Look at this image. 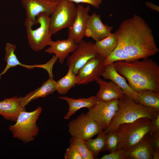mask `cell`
<instances>
[{"label":"cell","instance_id":"obj_6","mask_svg":"<svg viewBox=\"0 0 159 159\" xmlns=\"http://www.w3.org/2000/svg\"><path fill=\"white\" fill-rule=\"evenodd\" d=\"M36 20L39 26L36 29H32L34 25L26 19L24 25L30 48L35 52H39L49 46L52 41V34L50 28L49 15L45 13H41L37 16Z\"/></svg>","mask_w":159,"mask_h":159},{"label":"cell","instance_id":"obj_7","mask_svg":"<svg viewBox=\"0 0 159 159\" xmlns=\"http://www.w3.org/2000/svg\"><path fill=\"white\" fill-rule=\"evenodd\" d=\"M77 7L69 0H59L50 16L52 33L55 34L63 29L69 28L76 16Z\"/></svg>","mask_w":159,"mask_h":159},{"label":"cell","instance_id":"obj_11","mask_svg":"<svg viewBox=\"0 0 159 159\" xmlns=\"http://www.w3.org/2000/svg\"><path fill=\"white\" fill-rule=\"evenodd\" d=\"M104 59L98 54L85 64L76 75L77 84L86 85L100 78L105 67L103 63Z\"/></svg>","mask_w":159,"mask_h":159},{"label":"cell","instance_id":"obj_13","mask_svg":"<svg viewBox=\"0 0 159 159\" xmlns=\"http://www.w3.org/2000/svg\"><path fill=\"white\" fill-rule=\"evenodd\" d=\"M76 16L70 27L68 28L67 38L77 44L85 36L87 21L90 15V6L85 7L79 5L77 7Z\"/></svg>","mask_w":159,"mask_h":159},{"label":"cell","instance_id":"obj_9","mask_svg":"<svg viewBox=\"0 0 159 159\" xmlns=\"http://www.w3.org/2000/svg\"><path fill=\"white\" fill-rule=\"evenodd\" d=\"M95 43L82 40L67 59V64L71 67L73 73L77 75L79 70L87 63L97 55L94 47Z\"/></svg>","mask_w":159,"mask_h":159},{"label":"cell","instance_id":"obj_33","mask_svg":"<svg viewBox=\"0 0 159 159\" xmlns=\"http://www.w3.org/2000/svg\"><path fill=\"white\" fill-rule=\"evenodd\" d=\"M153 148L159 149V130L149 133Z\"/></svg>","mask_w":159,"mask_h":159},{"label":"cell","instance_id":"obj_35","mask_svg":"<svg viewBox=\"0 0 159 159\" xmlns=\"http://www.w3.org/2000/svg\"><path fill=\"white\" fill-rule=\"evenodd\" d=\"M145 4L148 8L158 12H159V6L155 5L152 2L147 1L145 2Z\"/></svg>","mask_w":159,"mask_h":159},{"label":"cell","instance_id":"obj_3","mask_svg":"<svg viewBox=\"0 0 159 159\" xmlns=\"http://www.w3.org/2000/svg\"><path fill=\"white\" fill-rule=\"evenodd\" d=\"M158 115L159 111L137 104L131 98L125 95L122 98L118 100L117 110L109 127L104 132L105 134L115 132L121 124L131 122L143 117L153 120Z\"/></svg>","mask_w":159,"mask_h":159},{"label":"cell","instance_id":"obj_26","mask_svg":"<svg viewBox=\"0 0 159 159\" xmlns=\"http://www.w3.org/2000/svg\"><path fill=\"white\" fill-rule=\"evenodd\" d=\"M57 82V91L60 94L65 95L77 84L76 75L73 72L71 67H69L67 74Z\"/></svg>","mask_w":159,"mask_h":159},{"label":"cell","instance_id":"obj_22","mask_svg":"<svg viewBox=\"0 0 159 159\" xmlns=\"http://www.w3.org/2000/svg\"><path fill=\"white\" fill-rule=\"evenodd\" d=\"M117 45V38L115 33H111L105 38L96 42L94 47L98 54L105 58L111 54Z\"/></svg>","mask_w":159,"mask_h":159},{"label":"cell","instance_id":"obj_4","mask_svg":"<svg viewBox=\"0 0 159 159\" xmlns=\"http://www.w3.org/2000/svg\"><path fill=\"white\" fill-rule=\"evenodd\" d=\"M115 132L119 138L117 149L123 151L127 156L139 141L146 134L151 133V120L143 117L131 122L121 124Z\"/></svg>","mask_w":159,"mask_h":159},{"label":"cell","instance_id":"obj_27","mask_svg":"<svg viewBox=\"0 0 159 159\" xmlns=\"http://www.w3.org/2000/svg\"><path fill=\"white\" fill-rule=\"evenodd\" d=\"M120 61L127 62L134 61L127 53L123 47L117 43V45L113 51L109 56L104 58L103 63L106 66Z\"/></svg>","mask_w":159,"mask_h":159},{"label":"cell","instance_id":"obj_12","mask_svg":"<svg viewBox=\"0 0 159 159\" xmlns=\"http://www.w3.org/2000/svg\"><path fill=\"white\" fill-rule=\"evenodd\" d=\"M57 1L45 0H21L22 5L26 11V19L33 25L38 24L36 17L39 14L45 13L50 16Z\"/></svg>","mask_w":159,"mask_h":159},{"label":"cell","instance_id":"obj_2","mask_svg":"<svg viewBox=\"0 0 159 159\" xmlns=\"http://www.w3.org/2000/svg\"><path fill=\"white\" fill-rule=\"evenodd\" d=\"M113 64L135 92L149 90L159 92V66L152 59L148 58L130 62L120 61Z\"/></svg>","mask_w":159,"mask_h":159},{"label":"cell","instance_id":"obj_20","mask_svg":"<svg viewBox=\"0 0 159 159\" xmlns=\"http://www.w3.org/2000/svg\"><path fill=\"white\" fill-rule=\"evenodd\" d=\"M153 147L149 133L145 135L127 155V159H153Z\"/></svg>","mask_w":159,"mask_h":159},{"label":"cell","instance_id":"obj_18","mask_svg":"<svg viewBox=\"0 0 159 159\" xmlns=\"http://www.w3.org/2000/svg\"><path fill=\"white\" fill-rule=\"evenodd\" d=\"M102 76L105 79L111 80L121 88L125 95L131 98L135 102H137V93L130 87L125 78L116 70L113 63L105 66Z\"/></svg>","mask_w":159,"mask_h":159},{"label":"cell","instance_id":"obj_17","mask_svg":"<svg viewBox=\"0 0 159 159\" xmlns=\"http://www.w3.org/2000/svg\"><path fill=\"white\" fill-rule=\"evenodd\" d=\"M26 110L20 97H14L0 101V115L6 120L15 122L22 111Z\"/></svg>","mask_w":159,"mask_h":159},{"label":"cell","instance_id":"obj_34","mask_svg":"<svg viewBox=\"0 0 159 159\" xmlns=\"http://www.w3.org/2000/svg\"><path fill=\"white\" fill-rule=\"evenodd\" d=\"M151 133L154 132L159 130V115L153 120H151Z\"/></svg>","mask_w":159,"mask_h":159},{"label":"cell","instance_id":"obj_8","mask_svg":"<svg viewBox=\"0 0 159 159\" xmlns=\"http://www.w3.org/2000/svg\"><path fill=\"white\" fill-rule=\"evenodd\" d=\"M68 127V132L72 137L85 141L103 131L97 122L84 113L71 120Z\"/></svg>","mask_w":159,"mask_h":159},{"label":"cell","instance_id":"obj_16","mask_svg":"<svg viewBox=\"0 0 159 159\" xmlns=\"http://www.w3.org/2000/svg\"><path fill=\"white\" fill-rule=\"evenodd\" d=\"M100 89L96 96L98 99L104 102L122 98L125 94L121 88L111 81L108 82L100 77L96 80Z\"/></svg>","mask_w":159,"mask_h":159},{"label":"cell","instance_id":"obj_15","mask_svg":"<svg viewBox=\"0 0 159 159\" xmlns=\"http://www.w3.org/2000/svg\"><path fill=\"white\" fill-rule=\"evenodd\" d=\"M77 45L74 41L67 38L56 41L52 40L45 52L49 54H54L59 59V63L62 64L65 59L69 56V54L76 49Z\"/></svg>","mask_w":159,"mask_h":159},{"label":"cell","instance_id":"obj_31","mask_svg":"<svg viewBox=\"0 0 159 159\" xmlns=\"http://www.w3.org/2000/svg\"><path fill=\"white\" fill-rule=\"evenodd\" d=\"M65 159H83L77 150L73 146L70 145L64 154Z\"/></svg>","mask_w":159,"mask_h":159},{"label":"cell","instance_id":"obj_29","mask_svg":"<svg viewBox=\"0 0 159 159\" xmlns=\"http://www.w3.org/2000/svg\"><path fill=\"white\" fill-rule=\"evenodd\" d=\"M107 150L110 152L116 150L117 148L119 138L115 132H109L105 134Z\"/></svg>","mask_w":159,"mask_h":159},{"label":"cell","instance_id":"obj_23","mask_svg":"<svg viewBox=\"0 0 159 159\" xmlns=\"http://www.w3.org/2000/svg\"><path fill=\"white\" fill-rule=\"evenodd\" d=\"M16 45L9 42L7 43L5 47V54L4 60L6 62V65L4 71L0 74V78L1 75L6 73L10 68L17 66H19L27 69H32L35 68L33 65H27L21 63L18 59L15 53Z\"/></svg>","mask_w":159,"mask_h":159},{"label":"cell","instance_id":"obj_28","mask_svg":"<svg viewBox=\"0 0 159 159\" xmlns=\"http://www.w3.org/2000/svg\"><path fill=\"white\" fill-rule=\"evenodd\" d=\"M69 143L70 145H72L77 150L83 159H95L92 154L87 148L85 140L79 138L72 137Z\"/></svg>","mask_w":159,"mask_h":159},{"label":"cell","instance_id":"obj_5","mask_svg":"<svg viewBox=\"0 0 159 159\" xmlns=\"http://www.w3.org/2000/svg\"><path fill=\"white\" fill-rule=\"evenodd\" d=\"M41 106L31 112L22 111L15 124L10 125L9 130L13 137L24 143L34 140L38 135L39 129L37 122L42 113Z\"/></svg>","mask_w":159,"mask_h":159},{"label":"cell","instance_id":"obj_24","mask_svg":"<svg viewBox=\"0 0 159 159\" xmlns=\"http://www.w3.org/2000/svg\"><path fill=\"white\" fill-rule=\"evenodd\" d=\"M137 102L159 111V92L149 90H141L137 93Z\"/></svg>","mask_w":159,"mask_h":159},{"label":"cell","instance_id":"obj_10","mask_svg":"<svg viewBox=\"0 0 159 159\" xmlns=\"http://www.w3.org/2000/svg\"><path fill=\"white\" fill-rule=\"evenodd\" d=\"M118 103L117 100L107 102L98 100L86 114L97 122L102 130H106L117 110Z\"/></svg>","mask_w":159,"mask_h":159},{"label":"cell","instance_id":"obj_32","mask_svg":"<svg viewBox=\"0 0 159 159\" xmlns=\"http://www.w3.org/2000/svg\"><path fill=\"white\" fill-rule=\"evenodd\" d=\"M73 3H84L90 4L95 8L98 9L102 3V0H69Z\"/></svg>","mask_w":159,"mask_h":159},{"label":"cell","instance_id":"obj_21","mask_svg":"<svg viewBox=\"0 0 159 159\" xmlns=\"http://www.w3.org/2000/svg\"><path fill=\"white\" fill-rule=\"evenodd\" d=\"M60 99L66 101L69 106L68 111L64 117L65 120H69L71 117L75 114L79 110L84 107L88 110L92 107L96 103L98 99L96 96H92L87 98L74 99L66 96L60 97Z\"/></svg>","mask_w":159,"mask_h":159},{"label":"cell","instance_id":"obj_37","mask_svg":"<svg viewBox=\"0 0 159 159\" xmlns=\"http://www.w3.org/2000/svg\"><path fill=\"white\" fill-rule=\"evenodd\" d=\"M48 1H59V0H45Z\"/></svg>","mask_w":159,"mask_h":159},{"label":"cell","instance_id":"obj_14","mask_svg":"<svg viewBox=\"0 0 159 159\" xmlns=\"http://www.w3.org/2000/svg\"><path fill=\"white\" fill-rule=\"evenodd\" d=\"M101 15L93 12L90 15L86 24L85 36L91 37L96 42L105 38L111 32L113 28L103 24L101 19Z\"/></svg>","mask_w":159,"mask_h":159},{"label":"cell","instance_id":"obj_30","mask_svg":"<svg viewBox=\"0 0 159 159\" xmlns=\"http://www.w3.org/2000/svg\"><path fill=\"white\" fill-rule=\"evenodd\" d=\"M101 159H127V154L120 150H116L102 156Z\"/></svg>","mask_w":159,"mask_h":159},{"label":"cell","instance_id":"obj_19","mask_svg":"<svg viewBox=\"0 0 159 159\" xmlns=\"http://www.w3.org/2000/svg\"><path fill=\"white\" fill-rule=\"evenodd\" d=\"M57 82L53 78H50L44 82L42 86L33 91L31 92L20 98L22 105L25 107L31 101L40 97L44 98L52 94L57 91Z\"/></svg>","mask_w":159,"mask_h":159},{"label":"cell","instance_id":"obj_25","mask_svg":"<svg viewBox=\"0 0 159 159\" xmlns=\"http://www.w3.org/2000/svg\"><path fill=\"white\" fill-rule=\"evenodd\" d=\"M95 138H91L86 140L87 147L94 158L98 156L101 152L107 150L105 134L104 131H102Z\"/></svg>","mask_w":159,"mask_h":159},{"label":"cell","instance_id":"obj_1","mask_svg":"<svg viewBox=\"0 0 159 159\" xmlns=\"http://www.w3.org/2000/svg\"><path fill=\"white\" fill-rule=\"evenodd\" d=\"M115 33L117 43L134 61L149 58L159 51L152 30L139 15L123 21Z\"/></svg>","mask_w":159,"mask_h":159},{"label":"cell","instance_id":"obj_36","mask_svg":"<svg viewBox=\"0 0 159 159\" xmlns=\"http://www.w3.org/2000/svg\"><path fill=\"white\" fill-rule=\"evenodd\" d=\"M152 156L153 159H159V149L153 148L152 153Z\"/></svg>","mask_w":159,"mask_h":159}]
</instances>
